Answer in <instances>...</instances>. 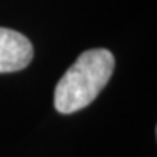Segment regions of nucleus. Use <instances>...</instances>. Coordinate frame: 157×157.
<instances>
[{
    "mask_svg": "<svg viewBox=\"0 0 157 157\" xmlns=\"http://www.w3.org/2000/svg\"><path fill=\"white\" fill-rule=\"evenodd\" d=\"M34 56L31 40L18 31L0 27V74L16 72L29 66Z\"/></svg>",
    "mask_w": 157,
    "mask_h": 157,
    "instance_id": "2",
    "label": "nucleus"
},
{
    "mask_svg": "<svg viewBox=\"0 0 157 157\" xmlns=\"http://www.w3.org/2000/svg\"><path fill=\"white\" fill-rule=\"evenodd\" d=\"M114 56L106 48L83 52L55 88V109L72 114L87 108L96 99L114 72Z\"/></svg>",
    "mask_w": 157,
    "mask_h": 157,
    "instance_id": "1",
    "label": "nucleus"
}]
</instances>
